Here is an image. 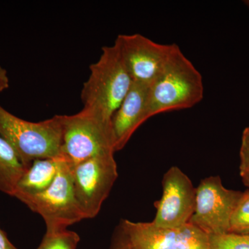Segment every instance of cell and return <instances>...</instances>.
I'll use <instances>...</instances> for the list:
<instances>
[{"label": "cell", "mask_w": 249, "mask_h": 249, "mask_svg": "<svg viewBox=\"0 0 249 249\" xmlns=\"http://www.w3.org/2000/svg\"><path fill=\"white\" fill-rule=\"evenodd\" d=\"M89 71L80 93L83 108L111 121L133 83L116 41L103 47Z\"/></svg>", "instance_id": "cell-1"}, {"label": "cell", "mask_w": 249, "mask_h": 249, "mask_svg": "<svg viewBox=\"0 0 249 249\" xmlns=\"http://www.w3.org/2000/svg\"><path fill=\"white\" fill-rule=\"evenodd\" d=\"M204 93L200 72L175 44L168 62L150 85L149 116L193 107Z\"/></svg>", "instance_id": "cell-2"}, {"label": "cell", "mask_w": 249, "mask_h": 249, "mask_svg": "<svg viewBox=\"0 0 249 249\" xmlns=\"http://www.w3.org/2000/svg\"><path fill=\"white\" fill-rule=\"evenodd\" d=\"M0 136L11 144L29 168L36 160L60 157L61 115L30 122L14 115L0 105Z\"/></svg>", "instance_id": "cell-3"}, {"label": "cell", "mask_w": 249, "mask_h": 249, "mask_svg": "<svg viewBox=\"0 0 249 249\" xmlns=\"http://www.w3.org/2000/svg\"><path fill=\"white\" fill-rule=\"evenodd\" d=\"M61 118L60 157L71 166L101 154L115 153L111 121L84 108Z\"/></svg>", "instance_id": "cell-4"}, {"label": "cell", "mask_w": 249, "mask_h": 249, "mask_svg": "<svg viewBox=\"0 0 249 249\" xmlns=\"http://www.w3.org/2000/svg\"><path fill=\"white\" fill-rule=\"evenodd\" d=\"M45 220L47 232L66 230L85 219L75 196L71 165L62 160L53 183L38 194L24 196L19 200Z\"/></svg>", "instance_id": "cell-5"}, {"label": "cell", "mask_w": 249, "mask_h": 249, "mask_svg": "<svg viewBox=\"0 0 249 249\" xmlns=\"http://www.w3.org/2000/svg\"><path fill=\"white\" fill-rule=\"evenodd\" d=\"M114 154H101L71 166L75 196L85 219L97 215L117 179Z\"/></svg>", "instance_id": "cell-6"}, {"label": "cell", "mask_w": 249, "mask_h": 249, "mask_svg": "<svg viewBox=\"0 0 249 249\" xmlns=\"http://www.w3.org/2000/svg\"><path fill=\"white\" fill-rule=\"evenodd\" d=\"M243 192L227 189L219 176L201 180L196 188V208L188 224L210 235L227 233Z\"/></svg>", "instance_id": "cell-7"}, {"label": "cell", "mask_w": 249, "mask_h": 249, "mask_svg": "<svg viewBox=\"0 0 249 249\" xmlns=\"http://www.w3.org/2000/svg\"><path fill=\"white\" fill-rule=\"evenodd\" d=\"M120 232L131 249H208L209 245V235L190 224L165 228L124 219Z\"/></svg>", "instance_id": "cell-8"}, {"label": "cell", "mask_w": 249, "mask_h": 249, "mask_svg": "<svg viewBox=\"0 0 249 249\" xmlns=\"http://www.w3.org/2000/svg\"><path fill=\"white\" fill-rule=\"evenodd\" d=\"M163 193L155 202L152 223L157 227L175 228L188 224L196 208V188L178 166L170 168L162 180Z\"/></svg>", "instance_id": "cell-9"}, {"label": "cell", "mask_w": 249, "mask_h": 249, "mask_svg": "<svg viewBox=\"0 0 249 249\" xmlns=\"http://www.w3.org/2000/svg\"><path fill=\"white\" fill-rule=\"evenodd\" d=\"M133 82L150 85L168 62L175 44L163 45L135 34L116 39Z\"/></svg>", "instance_id": "cell-10"}, {"label": "cell", "mask_w": 249, "mask_h": 249, "mask_svg": "<svg viewBox=\"0 0 249 249\" xmlns=\"http://www.w3.org/2000/svg\"><path fill=\"white\" fill-rule=\"evenodd\" d=\"M150 85L133 82L124 101L111 116L115 152L124 149L135 131L150 119Z\"/></svg>", "instance_id": "cell-11"}, {"label": "cell", "mask_w": 249, "mask_h": 249, "mask_svg": "<svg viewBox=\"0 0 249 249\" xmlns=\"http://www.w3.org/2000/svg\"><path fill=\"white\" fill-rule=\"evenodd\" d=\"M62 160L59 157L34 160L18 182L14 197L20 200L47 190L56 178Z\"/></svg>", "instance_id": "cell-12"}, {"label": "cell", "mask_w": 249, "mask_h": 249, "mask_svg": "<svg viewBox=\"0 0 249 249\" xmlns=\"http://www.w3.org/2000/svg\"><path fill=\"white\" fill-rule=\"evenodd\" d=\"M27 168L14 147L0 136V192L14 196L18 183Z\"/></svg>", "instance_id": "cell-13"}, {"label": "cell", "mask_w": 249, "mask_h": 249, "mask_svg": "<svg viewBox=\"0 0 249 249\" xmlns=\"http://www.w3.org/2000/svg\"><path fill=\"white\" fill-rule=\"evenodd\" d=\"M80 237L76 232L66 230L46 232L37 249H77Z\"/></svg>", "instance_id": "cell-14"}, {"label": "cell", "mask_w": 249, "mask_h": 249, "mask_svg": "<svg viewBox=\"0 0 249 249\" xmlns=\"http://www.w3.org/2000/svg\"><path fill=\"white\" fill-rule=\"evenodd\" d=\"M239 235H249V190L243 192L242 197L231 214L229 231Z\"/></svg>", "instance_id": "cell-15"}, {"label": "cell", "mask_w": 249, "mask_h": 249, "mask_svg": "<svg viewBox=\"0 0 249 249\" xmlns=\"http://www.w3.org/2000/svg\"><path fill=\"white\" fill-rule=\"evenodd\" d=\"M208 249H249V235L231 232L210 235Z\"/></svg>", "instance_id": "cell-16"}, {"label": "cell", "mask_w": 249, "mask_h": 249, "mask_svg": "<svg viewBox=\"0 0 249 249\" xmlns=\"http://www.w3.org/2000/svg\"><path fill=\"white\" fill-rule=\"evenodd\" d=\"M240 173L249 170V126L245 129L242 137L240 150Z\"/></svg>", "instance_id": "cell-17"}, {"label": "cell", "mask_w": 249, "mask_h": 249, "mask_svg": "<svg viewBox=\"0 0 249 249\" xmlns=\"http://www.w3.org/2000/svg\"><path fill=\"white\" fill-rule=\"evenodd\" d=\"M9 88V78L7 71L0 65V93Z\"/></svg>", "instance_id": "cell-18"}, {"label": "cell", "mask_w": 249, "mask_h": 249, "mask_svg": "<svg viewBox=\"0 0 249 249\" xmlns=\"http://www.w3.org/2000/svg\"><path fill=\"white\" fill-rule=\"evenodd\" d=\"M0 249H18L8 238L6 232L0 227Z\"/></svg>", "instance_id": "cell-19"}, {"label": "cell", "mask_w": 249, "mask_h": 249, "mask_svg": "<svg viewBox=\"0 0 249 249\" xmlns=\"http://www.w3.org/2000/svg\"><path fill=\"white\" fill-rule=\"evenodd\" d=\"M111 249H131V248L127 244V241L125 240L124 236L120 232L119 237L114 242V245H113Z\"/></svg>", "instance_id": "cell-20"}, {"label": "cell", "mask_w": 249, "mask_h": 249, "mask_svg": "<svg viewBox=\"0 0 249 249\" xmlns=\"http://www.w3.org/2000/svg\"><path fill=\"white\" fill-rule=\"evenodd\" d=\"M240 176L242 178V182L249 190V170L245 172V173L241 174Z\"/></svg>", "instance_id": "cell-21"}, {"label": "cell", "mask_w": 249, "mask_h": 249, "mask_svg": "<svg viewBox=\"0 0 249 249\" xmlns=\"http://www.w3.org/2000/svg\"><path fill=\"white\" fill-rule=\"evenodd\" d=\"M244 3L249 8V0H246V1H244Z\"/></svg>", "instance_id": "cell-22"}]
</instances>
